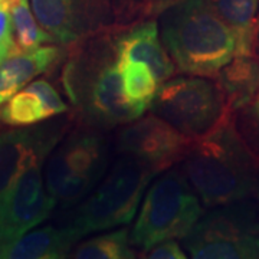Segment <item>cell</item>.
Returning <instances> with one entry per match:
<instances>
[{
	"instance_id": "obj_1",
	"label": "cell",
	"mask_w": 259,
	"mask_h": 259,
	"mask_svg": "<svg viewBox=\"0 0 259 259\" xmlns=\"http://www.w3.org/2000/svg\"><path fill=\"white\" fill-rule=\"evenodd\" d=\"M72 47L61 79L66 97L88 127L110 130L144 115V110L124 98L114 32L107 29Z\"/></svg>"
},
{
	"instance_id": "obj_2",
	"label": "cell",
	"mask_w": 259,
	"mask_h": 259,
	"mask_svg": "<svg viewBox=\"0 0 259 259\" xmlns=\"http://www.w3.org/2000/svg\"><path fill=\"white\" fill-rule=\"evenodd\" d=\"M183 171L206 207L241 202L256 190L258 161L241 137L232 112L190 141Z\"/></svg>"
},
{
	"instance_id": "obj_3",
	"label": "cell",
	"mask_w": 259,
	"mask_h": 259,
	"mask_svg": "<svg viewBox=\"0 0 259 259\" xmlns=\"http://www.w3.org/2000/svg\"><path fill=\"white\" fill-rule=\"evenodd\" d=\"M160 36L182 74L213 78L236 55V36L210 0H180L160 13Z\"/></svg>"
},
{
	"instance_id": "obj_4",
	"label": "cell",
	"mask_w": 259,
	"mask_h": 259,
	"mask_svg": "<svg viewBox=\"0 0 259 259\" xmlns=\"http://www.w3.org/2000/svg\"><path fill=\"white\" fill-rule=\"evenodd\" d=\"M157 176L137 158L121 154L91 193L79 203L66 226L83 238L128 225L139 210L150 182Z\"/></svg>"
},
{
	"instance_id": "obj_5",
	"label": "cell",
	"mask_w": 259,
	"mask_h": 259,
	"mask_svg": "<svg viewBox=\"0 0 259 259\" xmlns=\"http://www.w3.org/2000/svg\"><path fill=\"white\" fill-rule=\"evenodd\" d=\"M200 202L185 173L166 170L144 193L130 232L133 246L146 252L158 242L185 239L203 216Z\"/></svg>"
},
{
	"instance_id": "obj_6",
	"label": "cell",
	"mask_w": 259,
	"mask_h": 259,
	"mask_svg": "<svg viewBox=\"0 0 259 259\" xmlns=\"http://www.w3.org/2000/svg\"><path fill=\"white\" fill-rule=\"evenodd\" d=\"M108 141L101 130H76L58 143L44 166L45 185L56 206L81 203L105 176Z\"/></svg>"
},
{
	"instance_id": "obj_7",
	"label": "cell",
	"mask_w": 259,
	"mask_h": 259,
	"mask_svg": "<svg viewBox=\"0 0 259 259\" xmlns=\"http://www.w3.org/2000/svg\"><path fill=\"white\" fill-rule=\"evenodd\" d=\"M148 110L192 140L204 136L233 112L219 83L189 74L160 83Z\"/></svg>"
},
{
	"instance_id": "obj_8",
	"label": "cell",
	"mask_w": 259,
	"mask_h": 259,
	"mask_svg": "<svg viewBox=\"0 0 259 259\" xmlns=\"http://www.w3.org/2000/svg\"><path fill=\"white\" fill-rule=\"evenodd\" d=\"M241 202L218 206L200 218L183 239L192 258L259 259V221L252 206Z\"/></svg>"
},
{
	"instance_id": "obj_9",
	"label": "cell",
	"mask_w": 259,
	"mask_h": 259,
	"mask_svg": "<svg viewBox=\"0 0 259 259\" xmlns=\"http://www.w3.org/2000/svg\"><path fill=\"white\" fill-rule=\"evenodd\" d=\"M45 161L28 166L0 203V250L45 222L56 207L45 185Z\"/></svg>"
},
{
	"instance_id": "obj_10",
	"label": "cell",
	"mask_w": 259,
	"mask_h": 259,
	"mask_svg": "<svg viewBox=\"0 0 259 259\" xmlns=\"http://www.w3.org/2000/svg\"><path fill=\"white\" fill-rule=\"evenodd\" d=\"M40 26L62 47H72L110 28L111 0H29Z\"/></svg>"
},
{
	"instance_id": "obj_11",
	"label": "cell",
	"mask_w": 259,
	"mask_h": 259,
	"mask_svg": "<svg viewBox=\"0 0 259 259\" xmlns=\"http://www.w3.org/2000/svg\"><path fill=\"white\" fill-rule=\"evenodd\" d=\"M192 139L151 114L127 124L118 136V153L137 158L156 175L183 161Z\"/></svg>"
},
{
	"instance_id": "obj_12",
	"label": "cell",
	"mask_w": 259,
	"mask_h": 259,
	"mask_svg": "<svg viewBox=\"0 0 259 259\" xmlns=\"http://www.w3.org/2000/svg\"><path fill=\"white\" fill-rule=\"evenodd\" d=\"M66 130L62 118L0 133V203L28 166L49 157Z\"/></svg>"
},
{
	"instance_id": "obj_13",
	"label": "cell",
	"mask_w": 259,
	"mask_h": 259,
	"mask_svg": "<svg viewBox=\"0 0 259 259\" xmlns=\"http://www.w3.org/2000/svg\"><path fill=\"white\" fill-rule=\"evenodd\" d=\"M114 42L117 61L146 62L160 83L176 74V65L161 40L160 28L154 19L140 22L121 32H114Z\"/></svg>"
},
{
	"instance_id": "obj_14",
	"label": "cell",
	"mask_w": 259,
	"mask_h": 259,
	"mask_svg": "<svg viewBox=\"0 0 259 259\" xmlns=\"http://www.w3.org/2000/svg\"><path fill=\"white\" fill-rule=\"evenodd\" d=\"M81 238L66 225L47 226L25 233L10 246L0 250L3 259H59L71 253Z\"/></svg>"
},
{
	"instance_id": "obj_15",
	"label": "cell",
	"mask_w": 259,
	"mask_h": 259,
	"mask_svg": "<svg viewBox=\"0 0 259 259\" xmlns=\"http://www.w3.org/2000/svg\"><path fill=\"white\" fill-rule=\"evenodd\" d=\"M231 111L249 107L259 93V59L255 55H236L214 76Z\"/></svg>"
},
{
	"instance_id": "obj_16",
	"label": "cell",
	"mask_w": 259,
	"mask_h": 259,
	"mask_svg": "<svg viewBox=\"0 0 259 259\" xmlns=\"http://www.w3.org/2000/svg\"><path fill=\"white\" fill-rule=\"evenodd\" d=\"M218 15L236 36V55H255L259 0H210ZM235 55V56H236Z\"/></svg>"
},
{
	"instance_id": "obj_17",
	"label": "cell",
	"mask_w": 259,
	"mask_h": 259,
	"mask_svg": "<svg viewBox=\"0 0 259 259\" xmlns=\"http://www.w3.org/2000/svg\"><path fill=\"white\" fill-rule=\"evenodd\" d=\"M62 45H42L28 52L12 54L0 65V72L20 91L36 76L51 71L64 58Z\"/></svg>"
},
{
	"instance_id": "obj_18",
	"label": "cell",
	"mask_w": 259,
	"mask_h": 259,
	"mask_svg": "<svg viewBox=\"0 0 259 259\" xmlns=\"http://www.w3.org/2000/svg\"><path fill=\"white\" fill-rule=\"evenodd\" d=\"M124 98L134 107L147 110L157 93L160 81L146 62L117 61Z\"/></svg>"
},
{
	"instance_id": "obj_19",
	"label": "cell",
	"mask_w": 259,
	"mask_h": 259,
	"mask_svg": "<svg viewBox=\"0 0 259 259\" xmlns=\"http://www.w3.org/2000/svg\"><path fill=\"white\" fill-rule=\"evenodd\" d=\"M10 16L13 36V48L10 55L28 52L47 44H55L52 36L37 22L29 0H20L18 6L10 10Z\"/></svg>"
},
{
	"instance_id": "obj_20",
	"label": "cell",
	"mask_w": 259,
	"mask_h": 259,
	"mask_svg": "<svg viewBox=\"0 0 259 259\" xmlns=\"http://www.w3.org/2000/svg\"><path fill=\"white\" fill-rule=\"evenodd\" d=\"M52 118L42 98L26 87L0 105V121L9 127H29Z\"/></svg>"
},
{
	"instance_id": "obj_21",
	"label": "cell",
	"mask_w": 259,
	"mask_h": 259,
	"mask_svg": "<svg viewBox=\"0 0 259 259\" xmlns=\"http://www.w3.org/2000/svg\"><path fill=\"white\" fill-rule=\"evenodd\" d=\"M71 256L76 259H133L136 258V250L128 229L121 228L79 243Z\"/></svg>"
},
{
	"instance_id": "obj_22",
	"label": "cell",
	"mask_w": 259,
	"mask_h": 259,
	"mask_svg": "<svg viewBox=\"0 0 259 259\" xmlns=\"http://www.w3.org/2000/svg\"><path fill=\"white\" fill-rule=\"evenodd\" d=\"M28 87L30 90H33L42 98V101L47 105L48 111L51 112L52 117L61 115V114L68 111V105L65 104L59 93L56 91L55 87L49 81L40 78V79H35V81L29 82Z\"/></svg>"
},
{
	"instance_id": "obj_23",
	"label": "cell",
	"mask_w": 259,
	"mask_h": 259,
	"mask_svg": "<svg viewBox=\"0 0 259 259\" xmlns=\"http://www.w3.org/2000/svg\"><path fill=\"white\" fill-rule=\"evenodd\" d=\"M144 258L148 259H186L187 255L182 249L176 239H167V241L158 242L153 248L144 252Z\"/></svg>"
},
{
	"instance_id": "obj_24",
	"label": "cell",
	"mask_w": 259,
	"mask_h": 259,
	"mask_svg": "<svg viewBox=\"0 0 259 259\" xmlns=\"http://www.w3.org/2000/svg\"><path fill=\"white\" fill-rule=\"evenodd\" d=\"M177 2H180V0H147L144 13L147 16H157Z\"/></svg>"
},
{
	"instance_id": "obj_25",
	"label": "cell",
	"mask_w": 259,
	"mask_h": 259,
	"mask_svg": "<svg viewBox=\"0 0 259 259\" xmlns=\"http://www.w3.org/2000/svg\"><path fill=\"white\" fill-rule=\"evenodd\" d=\"M12 36V16L9 10L0 9V42L10 40Z\"/></svg>"
},
{
	"instance_id": "obj_26",
	"label": "cell",
	"mask_w": 259,
	"mask_h": 259,
	"mask_svg": "<svg viewBox=\"0 0 259 259\" xmlns=\"http://www.w3.org/2000/svg\"><path fill=\"white\" fill-rule=\"evenodd\" d=\"M16 93H19V91L15 88V85L0 72V105H3Z\"/></svg>"
},
{
	"instance_id": "obj_27",
	"label": "cell",
	"mask_w": 259,
	"mask_h": 259,
	"mask_svg": "<svg viewBox=\"0 0 259 259\" xmlns=\"http://www.w3.org/2000/svg\"><path fill=\"white\" fill-rule=\"evenodd\" d=\"M249 115L255 125L259 128V93L256 94L255 100L249 104Z\"/></svg>"
},
{
	"instance_id": "obj_28",
	"label": "cell",
	"mask_w": 259,
	"mask_h": 259,
	"mask_svg": "<svg viewBox=\"0 0 259 259\" xmlns=\"http://www.w3.org/2000/svg\"><path fill=\"white\" fill-rule=\"evenodd\" d=\"M255 54L258 56L259 59V33H258V40H256V49H255Z\"/></svg>"
},
{
	"instance_id": "obj_29",
	"label": "cell",
	"mask_w": 259,
	"mask_h": 259,
	"mask_svg": "<svg viewBox=\"0 0 259 259\" xmlns=\"http://www.w3.org/2000/svg\"><path fill=\"white\" fill-rule=\"evenodd\" d=\"M258 29H259V20H258Z\"/></svg>"
},
{
	"instance_id": "obj_30",
	"label": "cell",
	"mask_w": 259,
	"mask_h": 259,
	"mask_svg": "<svg viewBox=\"0 0 259 259\" xmlns=\"http://www.w3.org/2000/svg\"><path fill=\"white\" fill-rule=\"evenodd\" d=\"M0 9H2V6H0Z\"/></svg>"
}]
</instances>
